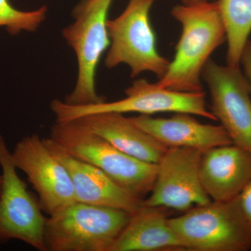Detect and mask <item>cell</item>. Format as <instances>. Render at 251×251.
Here are the masks:
<instances>
[{"label": "cell", "instance_id": "277c9868", "mask_svg": "<svg viewBox=\"0 0 251 251\" xmlns=\"http://www.w3.org/2000/svg\"><path fill=\"white\" fill-rule=\"evenodd\" d=\"M168 224L184 251H248L251 232L243 217L237 197L211 201L193 206Z\"/></svg>", "mask_w": 251, "mask_h": 251}, {"label": "cell", "instance_id": "7402d4cb", "mask_svg": "<svg viewBox=\"0 0 251 251\" xmlns=\"http://www.w3.org/2000/svg\"><path fill=\"white\" fill-rule=\"evenodd\" d=\"M3 178L2 175H0V191H1V186H2Z\"/></svg>", "mask_w": 251, "mask_h": 251}, {"label": "cell", "instance_id": "3957f363", "mask_svg": "<svg viewBox=\"0 0 251 251\" xmlns=\"http://www.w3.org/2000/svg\"><path fill=\"white\" fill-rule=\"evenodd\" d=\"M131 213L75 202L46 219L47 251H110Z\"/></svg>", "mask_w": 251, "mask_h": 251}, {"label": "cell", "instance_id": "8992f818", "mask_svg": "<svg viewBox=\"0 0 251 251\" xmlns=\"http://www.w3.org/2000/svg\"><path fill=\"white\" fill-rule=\"evenodd\" d=\"M154 1L128 0L120 16L108 20L110 44L105 59L108 69L126 64L131 77L145 72L153 73L159 79L166 74L171 62L157 50L156 34L150 19Z\"/></svg>", "mask_w": 251, "mask_h": 251}, {"label": "cell", "instance_id": "5bb4252c", "mask_svg": "<svg viewBox=\"0 0 251 251\" xmlns=\"http://www.w3.org/2000/svg\"><path fill=\"white\" fill-rule=\"evenodd\" d=\"M130 121L167 148L204 150L230 145L232 140L222 126L204 125L187 113H175L169 118L140 115Z\"/></svg>", "mask_w": 251, "mask_h": 251}, {"label": "cell", "instance_id": "5b68a950", "mask_svg": "<svg viewBox=\"0 0 251 251\" xmlns=\"http://www.w3.org/2000/svg\"><path fill=\"white\" fill-rule=\"evenodd\" d=\"M113 0H82L74 8V22L62 30L63 37L74 49L77 62L76 83L63 101L72 105H87L105 101L96 89L97 67L110 47L109 9Z\"/></svg>", "mask_w": 251, "mask_h": 251}, {"label": "cell", "instance_id": "e0dca14e", "mask_svg": "<svg viewBox=\"0 0 251 251\" xmlns=\"http://www.w3.org/2000/svg\"><path fill=\"white\" fill-rule=\"evenodd\" d=\"M226 27L227 64L239 67L251 32V0H217Z\"/></svg>", "mask_w": 251, "mask_h": 251}, {"label": "cell", "instance_id": "d6986e66", "mask_svg": "<svg viewBox=\"0 0 251 251\" xmlns=\"http://www.w3.org/2000/svg\"><path fill=\"white\" fill-rule=\"evenodd\" d=\"M239 209L251 232V181L237 196Z\"/></svg>", "mask_w": 251, "mask_h": 251}, {"label": "cell", "instance_id": "9a60e30c", "mask_svg": "<svg viewBox=\"0 0 251 251\" xmlns=\"http://www.w3.org/2000/svg\"><path fill=\"white\" fill-rule=\"evenodd\" d=\"M76 120L115 148L140 161L157 164L168 148L124 114L100 112Z\"/></svg>", "mask_w": 251, "mask_h": 251}, {"label": "cell", "instance_id": "52a82bcc", "mask_svg": "<svg viewBox=\"0 0 251 251\" xmlns=\"http://www.w3.org/2000/svg\"><path fill=\"white\" fill-rule=\"evenodd\" d=\"M125 98L122 100L87 105H69L55 99L51 103L50 108L57 122L72 121L100 112H136L151 115L166 112L187 113L217 121L213 112L206 108L204 92H176L162 88L145 79H138L125 90Z\"/></svg>", "mask_w": 251, "mask_h": 251}, {"label": "cell", "instance_id": "ac0fdd59", "mask_svg": "<svg viewBox=\"0 0 251 251\" xmlns=\"http://www.w3.org/2000/svg\"><path fill=\"white\" fill-rule=\"evenodd\" d=\"M48 8L42 6L30 11H20L9 0H0V27H4L11 35L22 31H34L40 27L47 16Z\"/></svg>", "mask_w": 251, "mask_h": 251}, {"label": "cell", "instance_id": "6da1fadb", "mask_svg": "<svg viewBox=\"0 0 251 251\" xmlns=\"http://www.w3.org/2000/svg\"><path fill=\"white\" fill-rule=\"evenodd\" d=\"M171 15L181 24L182 31L174 59L157 85L176 92H203V69L211 54L227 41L217 3L176 5Z\"/></svg>", "mask_w": 251, "mask_h": 251}, {"label": "cell", "instance_id": "7c38bea8", "mask_svg": "<svg viewBox=\"0 0 251 251\" xmlns=\"http://www.w3.org/2000/svg\"><path fill=\"white\" fill-rule=\"evenodd\" d=\"M43 139L69 172L76 202L115 208L131 214L142 206V201L130 196L97 167L69 154L50 138Z\"/></svg>", "mask_w": 251, "mask_h": 251}, {"label": "cell", "instance_id": "ffe728a7", "mask_svg": "<svg viewBox=\"0 0 251 251\" xmlns=\"http://www.w3.org/2000/svg\"><path fill=\"white\" fill-rule=\"evenodd\" d=\"M241 63L244 68V75L250 84L251 90V40L248 41L247 45L244 48Z\"/></svg>", "mask_w": 251, "mask_h": 251}, {"label": "cell", "instance_id": "4fadbf2b", "mask_svg": "<svg viewBox=\"0 0 251 251\" xmlns=\"http://www.w3.org/2000/svg\"><path fill=\"white\" fill-rule=\"evenodd\" d=\"M200 177L211 201L233 200L251 181V152L233 143L204 150Z\"/></svg>", "mask_w": 251, "mask_h": 251}, {"label": "cell", "instance_id": "9c48e42d", "mask_svg": "<svg viewBox=\"0 0 251 251\" xmlns=\"http://www.w3.org/2000/svg\"><path fill=\"white\" fill-rule=\"evenodd\" d=\"M203 150L169 148L157 163L156 179L150 196L142 204L186 211L211 201L200 177Z\"/></svg>", "mask_w": 251, "mask_h": 251}, {"label": "cell", "instance_id": "8fae6325", "mask_svg": "<svg viewBox=\"0 0 251 251\" xmlns=\"http://www.w3.org/2000/svg\"><path fill=\"white\" fill-rule=\"evenodd\" d=\"M11 156L15 166L27 175L43 211L49 216L76 202L69 172L39 135L23 138Z\"/></svg>", "mask_w": 251, "mask_h": 251}, {"label": "cell", "instance_id": "30bf717a", "mask_svg": "<svg viewBox=\"0 0 251 251\" xmlns=\"http://www.w3.org/2000/svg\"><path fill=\"white\" fill-rule=\"evenodd\" d=\"M202 76L210 93L211 112L232 143L251 152V90L239 67L221 66L210 59Z\"/></svg>", "mask_w": 251, "mask_h": 251}, {"label": "cell", "instance_id": "ba28073f", "mask_svg": "<svg viewBox=\"0 0 251 251\" xmlns=\"http://www.w3.org/2000/svg\"><path fill=\"white\" fill-rule=\"evenodd\" d=\"M0 167L3 178L0 191V246L16 239L36 250L47 251L44 241L47 218L43 214L39 199L18 175L11 152L1 134Z\"/></svg>", "mask_w": 251, "mask_h": 251}, {"label": "cell", "instance_id": "2e32d148", "mask_svg": "<svg viewBox=\"0 0 251 251\" xmlns=\"http://www.w3.org/2000/svg\"><path fill=\"white\" fill-rule=\"evenodd\" d=\"M184 251L168 224L167 208L143 205L110 251Z\"/></svg>", "mask_w": 251, "mask_h": 251}, {"label": "cell", "instance_id": "44dd1931", "mask_svg": "<svg viewBox=\"0 0 251 251\" xmlns=\"http://www.w3.org/2000/svg\"><path fill=\"white\" fill-rule=\"evenodd\" d=\"M182 4L193 5L199 4V3L206 2V1H210V0H181Z\"/></svg>", "mask_w": 251, "mask_h": 251}, {"label": "cell", "instance_id": "7a4b0ae2", "mask_svg": "<svg viewBox=\"0 0 251 251\" xmlns=\"http://www.w3.org/2000/svg\"><path fill=\"white\" fill-rule=\"evenodd\" d=\"M49 138L69 154L97 167L133 197L143 201L151 193L157 164L123 152L79 120L56 122Z\"/></svg>", "mask_w": 251, "mask_h": 251}]
</instances>
